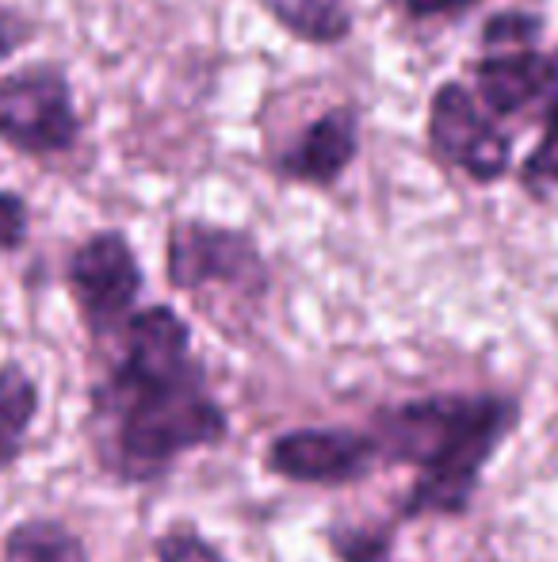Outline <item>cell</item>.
Here are the masks:
<instances>
[{
    "mask_svg": "<svg viewBox=\"0 0 558 562\" xmlns=\"http://www.w3.org/2000/svg\"><path fill=\"white\" fill-rule=\"evenodd\" d=\"M115 337L119 352L89 394L92 451L104 474L146 486L187 451L230 437V414L210 394L184 314L169 303L138 306Z\"/></svg>",
    "mask_w": 558,
    "mask_h": 562,
    "instance_id": "1",
    "label": "cell"
},
{
    "mask_svg": "<svg viewBox=\"0 0 558 562\" xmlns=\"http://www.w3.org/2000/svg\"><path fill=\"white\" fill-rule=\"evenodd\" d=\"M521 425V402L493 391H432L390 402L372 417L379 463L410 467L398 520L463 517L482 474Z\"/></svg>",
    "mask_w": 558,
    "mask_h": 562,
    "instance_id": "2",
    "label": "cell"
},
{
    "mask_svg": "<svg viewBox=\"0 0 558 562\" xmlns=\"http://www.w3.org/2000/svg\"><path fill=\"white\" fill-rule=\"evenodd\" d=\"M164 280L172 291L203 299L226 291L238 303H264L272 291V268L253 229L176 218L164 234Z\"/></svg>",
    "mask_w": 558,
    "mask_h": 562,
    "instance_id": "3",
    "label": "cell"
},
{
    "mask_svg": "<svg viewBox=\"0 0 558 562\" xmlns=\"http://www.w3.org/2000/svg\"><path fill=\"white\" fill-rule=\"evenodd\" d=\"M73 77L61 61H23L0 74V146L20 157H61L81 142Z\"/></svg>",
    "mask_w": 558,
    "mask_h": 562,
    "instance_id": "4",
    "label": "cell"
},
{
    "mask_svg": "<svg viewBox=\"0 0 558 562\" xmlns=\"http://www.w3.org/2000/svg\"><path fill=\"white\" fill-rule=\"evenodd\" d=\"M146 272L123 229H92L66 257V291L92 340L115 337L138 311Z\"/></svg>",
    "mask_w": 558,
    "mask_h": 562,
    "instance_id": "5",
    "label": "cell"
},
{
    "mask_svg": "<svg viewBox=\"0 0 558 562\" xmlns=\"http://www.w3.org/2000/svg\"><path fill=\"white\" fill-rule=\"evenodd\" d=\"M424 138L429 149L467 177L470 184H498L513 172L516 138L505 131L498 115L482 108L475 89L463 81H440L429 100V115H424Z\"/></svg>",
    "mask_w": 558,
    "mask_h": 562,
    "instance_id": "6",
    "label": "cell"
},
{
    "mask_svg": "<svg viewBox=\"0 0 558 562\" xmlns=\"http://www.w3.org/2000/svg\"><path fill=\"white\" fill-rule=\"evenodd\" d=\"M379 463V445L372 429L349 425H306L272 437L264 467L303 486H352L367 479Z\"/></svg>",
    "mask_w": 558,
    "mask_h": 562,
    "instance_id": "7",
    "label": "cell"
},
{
    "mask_svg": "<svg viewBox=\"0 0 558 562\" xmlns=\"http://www.w3.org/2000/svg\"><path fill=\"white\" fill-rule=\"evenodd\" d=\"M360 157V112L352 104H333L318 112L295 134L287 149L272 161L280 180L303 188H333Z\"/></svg>",
    "mask_w": 558,
    "mask_h": 562,
    "instance_id": "8",
    "label": "cell"
},
{
    "mask_svg": "<svg viewBox=\"0 0 558 562\" xmlns=\"http://www.w3.org/2000/svg\"><path fill=\"white\" fill-rule=\"evenodd\" d=\"M555 74V50H539V46L482 50V58L470 61V89L482 100L486 112L505 123V119H516L532 108H544Z\"/></svg>",
    "mask_w": 558,
    "mask_h": 562,
    "instance_id": "9",
    "label": "cell"
},
{
    "mask_svg": "<svg viewBox=\"0 0 558 562\" xmlns=\"http://www.w3.org/2000/svg\"><path fill=\"white\" fill-rule=\"evenodd\" d=\"M291 38L310 46H337L356 27L352 0H257Z\"/></svg>",
    "mask_w": 558,
    "mask_h": 562,
    "instance_id": "10",
    "label": "cell"
},
{
    "mask_svg": "<svg viewBox=\"0 0 558 562\" xmlns=\"http://www.w3.org/2000/svg\"><path fill=\"white\" fill-rule=\"evenodd\" d=\"M38 409H43L38 379L20 360L0 363V471H8L23 456Z\"/></svg>",
    "mask_w": 558,
    "mask_h": 562,
    "instance_id": "11",
    "label": "cell"
},
{
    "mask_svg": "<svg viewBox=\"0 0 558 562\" xmlns=\"http://www.w3.org/2000/svg\"><path fill=\"white\" fill-rule=\"evenodd\" d=\"M0 562H92L89 543L58 517H23L8 528Z\"/></svg>",
    "mask_w": 558,
    "mask_h": 562,
    "instance_id": "12",
    "label": "cell"
},
{
    "mask_svg": "<svg viewBox=\"0 0 558 562\" xmlns=\"http://www.w3.org/2000/svg\"><path fill=\"white\" fill-rule=\"evenodd\" d=\"M555 61H558V46H555ZM539 112H544L539 115V138L528 149L521 169H516L521 188L532 195H547L551 188H558V74Z\"/></svg>",
    "mask_w": 558,
    "mask_h": 562,
    "instance_id": "13",
    "label": "cell"
},
{
    "mask_svg": "<svg viewBox=\"0 0 558 562\" xmlns=\"http://www.w3.org/2000/svg\"><path fill=\"white\" fill-rule=\"evenodd\" d=\"M547 31L544 12H528V8H498L482 20L478 43L482 50H524V46H539Z\"/></svg>",
    "mask_w": 558,
    "mask_h": 562,
    "instance_id": "14",
    "label": "cell"
},
{
    "mask_svg": "<svg viewBox=\"0 0 558 562\" xmlns=\"http://www.w3.org/2000/svg\"><path fill=\"white\" fill-rule=\"evenodd\" d=\"M153 559L157 562H230L200 528H187V525H176L157 536Z\"/></svg>",
    "mask_w": 558,
    "mask_h": 562,
    "instance_id": "15",
    "label": "cell"
},
{
    "mask_svg": "<svg viewBox=\"0 0 558 562\" xmlns=\"http://www.w3.org/2000/svg\"><path fill=\"white\" fill-rule=\"evenodd\" d=\"M390 528H341V532H329V548L341 562H387L390 555Z\"/></svg>",
    "mask_w": 558,
    "mask_h": 562,
    "instance_id": "16",
    "label": "cell"
},
{
    "mask_svg": "<svg viewBox=\"0 0 558 562\" xmlns=\"http://www.w3.org/2000/svg\"><path fill=\"white\" fill-rule=\"evenodd\" d=\"M390 12H398L406 23H452L470 15L486 0H383Z\"/></svg>",
    "mask_w": 558,
    "mask_h": 562,
    "instance_id": "17",
    "label": "cell"
},
{
    "mask_svg": "<svg viewBox=\"0 0 558 562\" xmlns=\"http://www.w3.org/2000/svg\"><path fill=\"white\" fill-rule=\"evenodd\" d=\"M31 234V207L20 192H8L0 188V252L23 249Z\"/></svg>",
    "mask_w": 558,
    "mask_h": 562,
    "instance_id": "18",
    "label": "cell"
},
{
    "mask_svg": "<svg viewBox=\"0 0 558 562\" xmlns=\"http://www.w3.org/2000/svg\"><path fill=\"white\" fill-rule=\"evenodd\" d=\"M31 38H35V20L20 8H0V66H8Z\"/></svg>",
    "mask_w": 558,
    "mask_h": 562,
    "instance_id": "19",
    "label": "cell"
}]
</instances>
